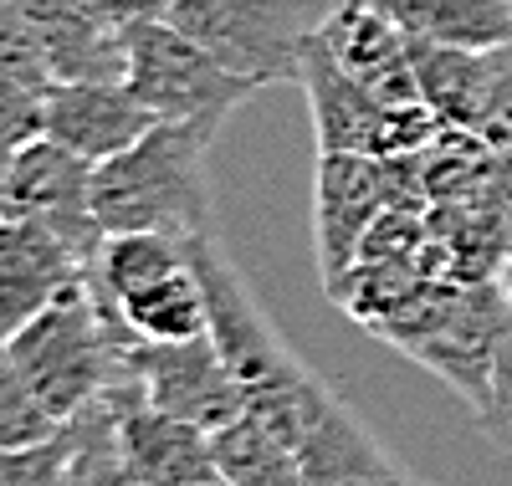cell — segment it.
Listing matches in <instances>:
<instances>
[{
  "label": "cell",
  "mask_w": 512,
  "mask_h": 486,
  "mask_svg": "<svg viewBox=\"0 0 512 486\" xmlns=\"http://www.w3.org/2000/svg\"><path fill=\"white\" fill-rule=\"evenodd\" d=\"M477 420L502 451H512V292H507V313H502V328H497V343H492V364H487V389L477 400Z\"/></svg>",
  "instance_id": "cell-20"
},
{
  "label": "cell",
  "mask_w": 512,
  "mask_h": 486,
  "mask_svg": "<svg viewBox=\"0 0 512 486\" xmlns=\"http://www.w3.org/2000/svg\"><path fill=\"white\" fill-rule=\"evenodd\" d=\"M169 21L251 87L303 82V57L318 26L303 0H175Z\"/></svg>",
  "instance_id": "cell-4"
},
{
  "label": "cell",
  "mask_w": 512,
  "mask_h": 486,
  "mask_svg": "<svg viewBox=\"0 0 512 486\" xmlns=\"http://www.w3.org/2000/svg\"><path fill=\"white\" fill-rule=\"evenodd\" d=\"M415 57V82L420 98L436 108V118L446 128H466L477 134L482 113H487V93H492V67H497V47L472 52V47H436V41H410Z\"/></svg>",
  "instance_id": "cell-14"
},
{
  "label": "cell",
  "mask_w": 512,
  "mask_h": 486,
  "mask_svg": "<svg viewBox=\"0 0 512 486\" xmlns=\"http://www.w3.org/2000/svg\"><path fill=\"white\" fill-rule=\"evenodd\" d=\"M139 389L144 400L159 405L164 415H180L200 430H226L246 400H241V384L231 379L221 348L210 333L185 338V343H149L139 348Z\"/></svg>",
  "instance_id": "cell-6"
},
{
  "label": "cell",
  "mask_w": 512,
  "mask_h": 486,
  "mask_svg": "<svg viewBox=\"0 0 512 486\" xmlns=\"http://www.w3.org/2000/svg\"><path fill=\"white\" fill-rule=\"evenodd\" d=\"M0 215L36 220V226L57 231L88 267L98 261V246L108 236L98 226V210H93V164L82 154H72V149H62L47 134L11 154Z\"/></svg>",
  "instance_id": "cell-5"
},
{
  "label": "cell",
  "mask_w": 512,
  "mask_h": 486,
  "mask_svg": "<svg viewBox=\"0 0 512 486\" xmlns=\"http://www.w3.org/2000/svg\"><path fill=\"white\" fill-rule=\"evenodd\" d=\"M108 400L118 415V446L149 486H200L216 476V435L210 430L164 415L144 400L139 384L108 389Z\"/></svg>",
  "instance_id": "cell-7"
},
{
  "label": "cell",
  "mask_w": 512,
  "mask_h": 486,
  "mask_svg": "<svg viewBox=\"0 0 512 486\" xmlns=\"http://www.w3.org/2000/svg\"><path fill=\"white\" fill-rule=\"evenodd\" d=\"M216 476H226L231 486H303L297 446L246 410L226 430H216Z\"/></svg>",
  "instance_id": "cell-17"
},
{
  "label": "cell",
  "mask_w": 512,
  "mask_h": 486,
  "mask_svg": "<svg viewBox=\"0 0 512 486\" xmlns=\"http://www.w3.org/2000/svg\"><path fill=\"white\" fill-rule=\"evenodd\" d=\"M200 486H231L226 476H210V481H200Z\"/></svg>",
  "instance_id": "cell-24"
},
{
  "label": "cell",
  "mask_w": 512,
  "mask_h": 486,
  "mask_svg": "<svg viewBox=\"0 0 512 486\" xmlns=\"http://www.w3.org/2000/svg\"><path fill=\"white\" fill-rule=\"evenodd\" d=\"M67 440H72V461L62 486H149L118 446V415L108 394L67 420Z\"/></svg>",
  "instance_id": "cell-18"
},
{
  "label": "cell",
  "mask_w": 512,
  "mask_h": 486,
  "mask_svg": "<svg viewBox=\"0 0 512 486\" xmlns=\"http://www.w3.org/2000/svg\"><path fill=\"white\" fill-rule=\"evenodd\" d=\"M384 200H390L384 159L374 154H323L318 159V246H323L328 277L344 272V261L374 231Z\"/></svg>",
  "instance_id": "cell-12"
},
{
  "label": "cell",
  "mask_w": 512,
  "mask_h": 486,
  "mask_svg": "<svg viewBox=\"0 0 512 486\" xmlns=\"http://www.w3.org/2000/svg\"><path fill=\"white\" fill-rule=\"evenodd\" d=\"M123 82L159 123H221L256 93L251 82L231 77L195 36H185L169 16L123 21Z\"/></svg>",
  "instance_id": "cell-3"
},
{
  "label": "cell",
  "mask_w": 512,
  "mask_h": 486,
  "mask_svg": "<svg viewBox=\"0 0 512 486\" xmlns=\"http://www.w3.org/2000/svg\"><path fill=\"white\" fill-rule=\"evenodd\" d=\"M190 261L205 287V307H210V338H216L221 359L231 369V379L241 384L246 415H256L262 425H272L282 440H303V430L313 425L328 384L303 369V359L282 343V333L272 328V318L262 313V302L251 297V287L241 282V272L231 267V256L216 246V236H190Z\"/></svg>",
  "instance_id": "cell-1"
},
{
  "label": "cell",
  "mask_w": 512,
  "mask_h": 486,
  "mask_svg": "<svg viewBox=\"0 0 512 486\" xmlns=\"http://www.w3.org/2000/svg\"><path fill=\"white\" fill-rule=\"evenodd\" d=\"M159 118L134 98L123 77H88V82H57L47 87V139L103 164L139 144Z\"/></svg>",
  "instance_id": "cell-10"
},
{
  "label": "cell",
  "mask_w": 512,
  "mask_h": 486,
  "mask_svg": "<svg viewBox=\"0 0 512 486\" xmlns=\"http://www.w3.org/2000/svg\"><path fill=\"white\" fill-rule=\"evenodd\" d=\"M216 128L205 123H154L139 144L93 164V210L103 231H164L205 236L210 231V185L205 154Z\"/></svg>",
  "instance_id": "cell-2"
},
{
  "label": "cell",
  "mask_w": 512,
  "mask_h": 486,
  "mask_svg": "<svg viewBox=\"0 0 512 486\" xmlns=\"http://www.w3.org/2000/svg\"><path fill=\"white\" fill-rule=\"evenodd\" d=\"M62 430H67V420L52 415V405L31 389V379L21 374L6 338H0V451L47 446V440H57Z\"/></svg>",
  "instance_id": "cell-19"
},
{
  "label": "cell",
  "mask_w": 512,
  "mask_h": 486,
  "mask_svg": "<svg viewBox=\"0 0 512 486\" xmlns=\"http://www.w3.org/2000/svg\"><path fill=\"white\" fill-rule=\"evenodd\" d=\"M175 0H108V16L123 26V21H144V16H169Z\"/></svg>",
  "instance_id": "cell-23"
},
{
  "label": "cell",
  "mask_w": 512,
  "mask_h": 486,
  "mask_svg": "<svg viewBox=\"0 0 512 486\" xmlns=\"http://www.w3.org/2000/svg\"><path fill=\"white\" fill-rule=\"evenodd\" d=\"M369 6H379L410 41L472 52L512 41V0H369Z\"/></svg>",
  "instance_id": "cell-15"
},
{
  "label": "cell",
  "mask_w": 512,
  "mask_h": 486,
  "mask_svg": "<svg viewBox=\"0 0 512 486\" xmlns=\"http://www.w3.org/2000/svg\"><path fill=\"white\" fill-rule=\"evenodd\" d=\"M72 461V440L67 430L47 446H16V451H0V486H62Z\"/></svg>",
  "instance_id": "cell-22"
},
{
  "label": "cell",
  "mask_w": 512,
  "mask_h": 486,
  "mask_svg": "<svg viewBox=\"0 0 512 486\" xmlns=\"http://www.w3.org/2000/svg\"><path fill=\"white\" fill-rule=\"evenodd\" d=\"M303 87H308V108H313V128H318V154H374L379 118L390 103H379L359 77L338 67L323 52L318 31L303 57Z\"/></svg>",
  "instance_id": "cell-13"
},
{
  "label": "cell",
  "mask_w": 512,
  "mask_h": 486,
  "mask_svg": "<svg viewBox=\"0 0 512 486\" xmlns=\"http://www.w3.org/2000/svg\"><path fill=\"white\" fill-rule=\"evenodd\" d=\"M82 277H88V261L57 231L0 215V338H11L21 323L47 313Z\"/></svg>",
  "instance_id": "cell-9"
},
{
  "label": "cell",
  "mask_w": 512,
  "mask_h": 486,
  "mask_svg": "<svg viewBox=\"0 0 512 486\" xmlns=\"http://www.w3.org/2000/svg\"><path fill=\"white\" fill-rule=\"evenodd\" d=\"M47 134V93L0 72V149H26Z\"/></svg>",
  "instance_id": "cell-21"
},
{
  "label": "cell",
  "mask_w": 512,
  "mask_h": 486,
  "mask_svg": "<svg viewBox=\"0 0 512 486\" xmlns=\"http://www.w3.org/2000/svg\"><path fill=\"white\" fill-rule=\"evenodd\" d=\"M303 486H415L410 471L374 440V430L328 389L313 425L297 440Z\"/></svg>",
  "instance_id": "cell-11"
},
{
  "label": "cell",
  "mask_w": 512,
  "mask_h": 486,
  "mask_svg": "<svg viewBox=\"0 0 512 486\" xmlns=\"http://www.w3.org/2000/svg\"><path fill=\"white\" fill-rule=\"evenodd\" d=\"M128 328L149 343H185V338H200L210 333V307H205V287H200V272L195 261H185L180 272H169L139 292L118 297Z\"/></svg>",
  "instance_id": "cell-16"
},
{
  "label": "cell",
  "mask_w": 512,
  "mask_h": 486,
  "mask_svg": "<svg viewBox=\"0 0 512 486\" xmlns=\"http://www.w3.org/2000/svg\"><path fill=\"white\" fill-rule=\"evenodd\" d=\"M323 52L359 77L379 103H420V82H415V57H410V36L384 16L369 0H338V6L313 26Z\"/></svg>",
  "instance_id": "cell-8"
}]
</instances>
